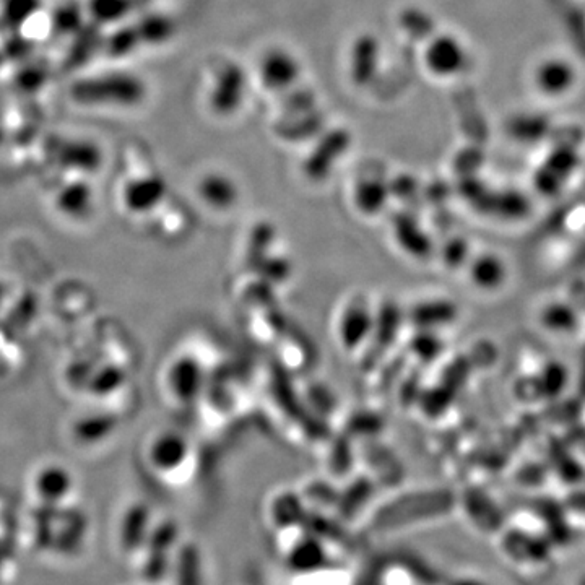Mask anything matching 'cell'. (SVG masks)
Returning <instances> with one entry per match:
<instances>
[{
	"label": "cell",
	"instance_id": "6da1fadb",
	"mask_svg": "<svg viewBox=\"0 0 585 585\" xmlns=\"http://www.w3.org/2000/svg\"><path fill=\"white\" fill-rule=\"evenodd\" d=\"M244 91H246V78H244L243 70L236 65H230L218 75L210 101L218 113L230 114L243 103Z\"/></svg>",
	"mask_w": 585,
	"mask_h": 585
},
{
	"label": "cell",
	"instance_id": "7a4b0ae2",
	"mask_svg": "<svg viewBox=\"0 0 585 585\" xmlns=\"http://www.w3.org/2000/svg\"><path fill=\"white\" fill-rule=\"evenodd\" d=\"M299 74V65L295 57L285 51H272L264 57L260 65V77L265 87L283 90L295 82Z\"/></svg>",
	"mask_w": 585,
	"mask_h": 585
},
{
	"label": "cell",
	"instance_id": "3957f363",
	"mask_svg": "<svg viewBox=\"0 0 585 585\" xmlns=\"http://www.w3.org/2000/svg\"><path fill=\"white\" fill-rule=\"evenodd\" d=\"M74 486L70 473L62 467H46L38 473L35 480V490L38 498L46 504H56L69 496Z\"/></svg>",
	"mask_w": 585,
	"mask_h": 585
},
{
	"label": "cell",
	"instance_id": "277c9868",
	"mask_svg": "<svg viewBox=\"0 0 585 585\" xmlns=\"http://www.w3.org/2000/svg\"><path fill=\"white\" fill-rule=\"evenodd\" d=\"M379 62V44L373 36H363L353 48L351 77L358 85H366L373 80Z\"/></svg>",
	"mask_w": 585,
	"mask_h": 585
},
{
	"label": "cell",
	"instance_id": "5b68a950",
	"mask_svg": "<svg viewBox=\"0 0 585 585\" xmlns=\"http://www.w3.org/2000/svg\"><path fill=\"white\" fill-rule=\"evenodd\" d=\"M460 49L451 38H436L426 51V64L434 74H452L459 69Z\"/></svg>",
	"mask_w": 585,
	"mask_h": 585
},
{
	"label": "cell",
	"instance_id": "8992f818",
	"mask_svg": "<svg viewBox=\"0 0 585 585\" xmlns=\"http://www.w3.org/2000/svg\"><path fill=\"white\" fill-rule=\"evenodd\" d=\"M148 514L142 506L127 511L121 524V545L124 550H139L148 540Z\"/></svg>",
	"mask_w": 585,
	"mask_h": 585
},
{
	"label": "cell",
	"instance_id": "52a82bcc",
	"mask_svg": "<svg viewBox=\"0 0 585 585\" xmlns=\"http://www.w3.org/2000/svg\"><path fill=\"white\" fill-rule=\"evenodd\" d=\"M184 455H186L184 444L173 436L158 439L150 449L152 464L163 472H169L178 467L181 460H184Z\"/></svg>",
	"mask_w": 585,
	"mask_h": 585
},
{
	"label": "cell",
	"instance_id": "ba28073f",
	"mask_svg": "<svg viewBox=\"0 0 585 585\" xmlns=\"http://www.w3.org/2000/svg\"><path fill=\"white\" fill-rule=\"evenodd\" d=\"M475 272H477L475 275H477L478 282L483 283V285H493V283L496 285L503 278L501 267L493 259H483Z\"/></svg>",
	"mask_w": 585,
	"mask_h": 585
}]
</instances>
